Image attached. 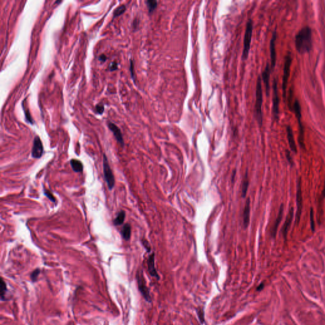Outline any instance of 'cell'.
Segmentation results:
<instances>
[{
	"instance_id": "obj_1",
	"label": "cell",
	"mask_w": 325,
	"mask_h": 325,
	"mask_svg": "<svg viewBox=\"0 0 325 325\" xmlns=\"http://www.w3.org/2000/svg\"><path fill=\"white\" fill-rule=\"evenodd\" d=\"M296 50L300 54L309 53L313 48V32L309 26H304L295 37Z\"/></svg>"
},
{
	"instance_id": "obj_2",
	"label": "cell",
	"mask_w": 325,
	"mask_h": 325,
	"mask_svg": "<svg viewBox=\"0 0 325 325\" xmlns=\"http://www.w3.org/2000/svg\"><path fill=\"white\" fill-rule=\"evenodd\" d=\"M255 95H256V101H255V117L256 118L259 126L261 127L263 123V92L262 88V79L260 76L257 79Z\"/></svg>"
},
{
	"instance_id": "obj_3",
	"label": "cell",
	"mask_w": 325,
	"mask_h": 325,
	"mask_svg": "<svg viewBox=\"0 0 325 325\" xmlns=\"http://www.w3.org/2000/svg\"><path fill=\"white\" fill-rule=\"evenodd\" d=\"M292 112L294 113L297 119V122H298L299 129V142L300 146L303 149H305V146L304 138V128L302 124V108L300 102L297 99H295L293 102V110H292Z\"/></svg>"
},
{
	"instance_id": "obj_4",
	"label": "cell",
	"mask_w": 325,
	"mask_h": 325,
	"mask_svg": "<svg viewBox=\"0 0 325 325\" xmlns=\"http://www.w3.org/2000/svg\"><path fill=\"white\" fill-rule=\"evenodd\" d=\"M292 64V56L291 53L288 52L285 57L284 67H283V75L282 80V91H283V98L286 99V89L288 86V83L290 75V69Z\"/></svg>"
},
{
	"instance_id": "obj_5",
	"label": "cell",
	"mask_w": 325,
	"mask_h": 325,
	"mask_svg": "<svg viewBox=\"0 0 325 325\" xmlns=\"http://www.w3.org/2000/svg\"><path fill=\"white\" fill-rule=\"evenodd\" d=\"M253 21L252 19H249L246 27L245 33L244 36L243 42V51L242 53V60L244 61L248 57V55L250 50V44L253 34Z\"/></svg>"
},
{
	"instance_id": "obj_6",
	"label": "cell",
	"mask_w": 325,
	"mask_h": 325,
	"mask_svg": "<svg viewBox=\"0 0 325 325\" xmlns=\"http://www.w3.org/2000/svg\"><path fill=\"white\" fill-rule=\"evenodd\" d=\"M103 171L104 177L108 187L109 190H112L115 185V179L112 169L109 164L108 157L105 154L103 155Z\"/></svg>"
},
{
	"instance_id": "obj_7",
	"label": "cell",
	"mask_w": 325,
	"mask_h": 325,
	"mask_svg": "<svg viewBox=\"0 0 325 325\" xmlns=\"http://www.w3.org/2000/svg\"><path fill=\"white\" fill-rule=\"evenodd\" d=\"M296 212L295 217V222L298 225L300 220L302 211V181L301 177L297 179L296 183Z\"/></svg>"
},
{
	"instance_id": "obj_8",
	"label": "cell",
	"mask_w": 325,
	"mask_h": 325,
	"mask_svg": "<svg viewBox=\"0 0 325 325\" xmlns=\"http://www.w3.org/2000/svg\"><path fill=\"white\" fill-rule=\"evenodd\" d=\"M273 97H272V114L274 118L277 122L280 118V97L278 94L277 81L274 79L272 85Z\"/></svg>"
},
{
	"instance_id": "obj_9",
	"label": "cell",
	"mask_w": 325,
	"mask_h": 325,
	"mask_svg": "<svg viewBox=\"0 0 325 325\" xmlns=\"http://www.w3.org/2000/svg\"><path fill=\"white\" fill-rule=\"evenodd\" d=\"M137 280L138 283V287L139 291H141V293L143 296V298H144L148 302H151V297L150 295V292L146 285V281H145L144 277H143L142 271H138L137 274Z\"/></svg>"
},
{
	"instance_id": "obj_10",
	"label": "cell",
	"mask_w": 325,
	"mask_h": 325,
	"mask_svg": "<svg viewBox=\"0 0 325 325\" xmlns=\"http://www.w3.org/2000/svg\"><path fill=\"white\" fill-rule=\"evenodd\" d=\"M44 149L43 143L38 136L35 137L33 141V146L32 147L31 156L36 159H39L43 154Z\"/></svg>"
},
{
	"instance_id": "obj_11",
	"label": "cell",
	"mask_w": 325,
	"mask_h": 325,
	"mask_svg": "<svg viewBox=\"0 0 325 325\" xmlns=\"http://www.w3.org/2000/svg\"><path fill=\"white\" fill-rule=\"evenodd\" d=\"M277 38V32L275 29L274 31L272 38L270 41V56H271V69L273 70L276 66V41Z\"/></svg>"
},
{
	"instance_id": "obj_12",
	"label": "cell",
	"mask_w": 325,
	"mask_h": 325,
	"mask_svg": "<svg viewBox=\"0 0 325 325\" xmlns=\"http://www.w3.org/2000/svg\"><path fill=\"white\" fill-rule=\"evenodd\" d=\"M294 208L291 207L289 210L288 213V215L286 217L285 223L284 224H283V228H282V233H283V238H284L285 239H286L288 233V231L290 230V226L292 223V220H293V219H294Z\"/></svg>"
},
{
	"instance_id": "obj_13",
	"label": "cell",
	"mask_w": 325,
	"mask_h": 325,
	"mask_svg": "<svg viewBox=\"0 0 325 325\" xmlns=\"http://www.w3.org/2000/svg\"><path fill=\"white\" fill-rule=\"evenodd\" d=\"M108 127L110 130L113 132L116 140L119 143L122 147L124 146V140L121 130L112 122L108 123Z\"/></svg>"
},
{
	"instance_id": "obj_14",
	"label": "cell",
	"mask_w": 325,
	"mask_h": 325,
	"mask_svg": "<svg viewBox=\"0 0 325 325\" xmlns=\"http://www.w3.org/2000/svg\"><path fill=\"white\" fill-rule=\"evenodd\" d=\"M270 73H271V67L270 66H269V63H267L265 69H264V71L262 73V80L264 83V86H265L266 92L267 96L269 95V91H270V85H269Z\"/></svg>"
},
{
	"instance_id": "obj_15",
	"label": "cell",
	"mask_w": 325,
	"mask_h": 325,
	"mask_svg": "<svg viewBox=\"0 0 325 325\" xmlns=\"http://www.w3.org/2000/svg\"><path fill=\"white\" fill-rule=\"evenodd\" d=\"M154 253H152L149 256L148 260H147V267H148V271L149 272L150 275L152 277L157 278V280L160 279V276L158 274L157 272V271L155 267V261H154Z\"/></svg>"
},
{
	"instance_id": "obj_16",
	"label": "cell",
	"mask_w": 325,
	"mask_h": 325,
	"mask_svg": "<svg viewBox=\"0 0 325 325\" xmlns=\"http://www.w3.org/2000/svg\"><path fill=\"white\" fill-rule=\"evenodd\" d=\"M283 211H284V206H283V204H281V206H280V208L279 212H278V215L277 216V218H276V219L274 223V225L272 227L271 232V236L273 238H276V236L277 232L278 227H279L280 223H281V221L282 220V218H283Z\"/></svg>"
},
{
	"instance_id": "obj_17",
	"label": "cell",
	"mask_w": 325,
	"mask_h": 325,
	"mask_svg": "<svg viewBox=\"0 0 325 325\" xmlns=\"http://www.w3.org/2000/svg\"><path fill=\"white\" fill-rule=\"evenodd\" d=\"M286 132H287V139H288V141L290 149L292 152H294V153H296L297 148H296V143L295 141L294 133H293V130H292V128L290 125H288V126L286 127Z\"/></svg>"
},
{
	"instance_id": "obj_18",
	"label": "cell",
	"mask_w": 325,
	"mask_h": 325,
	"mask_svg": "<svg viewBox=\"0 0 325 325\" xmlns=\"http://www.w3.org/2000/svg\"><path fill=\"white\" fill-rule=\"evenodd\" d=\"M250 200L248 198L245 203L243 213V225L244 228H247L250 223Z\"/></svg>"
},
{
	"instance_id": "obj_19",
	"label": "cell",
	"mask_w": 325,
	"mask_h": 325,
	"mask_svg": "<svg viewBox=\"0 0 325 325\" xmlns=\"http://www.w3.org/2000/svg\"><path fill=\"white\" fill-rule=\"evenodd\" d=\"M122 238L126 241H128L131 238L132 234V227L129 224H125L121 231Z\"/></svg>"
},
{
	"instance_id": "obj_20",
	"label": "cell",
	"mask_w": 325,
	"mask_h": 325,
	"mask_svg": "<svg viewBox=\"0 0 325 325\" xmlns=\"http://www.w3.org/2000/svg\"><path fill=\"white\" fill-rule=\"evenodd\" d=\"M71 166L72 170L75 172L80 173L83 170V165L81 161L78 160L72 159L71 160Z\"/></svg>"
},
{
	"instance_id": "obj_21",
	"label": "cell",
	"mask_w": 325,
	"mask_h": 325,
	"mask_svg": "<svg viewBox=\"0 0 325 325\" xmlns=\"http://www.w3.org/2000/svg\"><path fill=\"white\" fill-rule=\"evenodd\" d=\"M125 217H126V213L124 210H121L118 213L116 217L115 218L113 221L114 225L116 226L122 225L124 221Z\"/></svg>"
},
{
	"instance_id": "obj_22",
	"label": "cell",
	"mask_w": 325,
	"mask_h": 325,
	"mask_svg": "<svg viewBox=\"0 0 325 325\" xmlns=\"http://www.w3.org/2000/svg\"><path fill=\"white\" fill-rule=\"evenodd\" d=\"M248 185H249V180L248 178V173L247 171L242 183V187H241V196H242L243 198L246 197V195H247V191L248 189Z\"/></svg>"
},
{
	"instance_id": "obj_23",
	"label": "cell",
	"mask_w": 325,
	"mask_h": 325,
	"mask_svg": "<svg viewBox=\"0 0 325 325\" xmlns=\"http://www.w3.org/2000/svg\"><path fill=\"white\" fill-rule=\"evenodd\" d=\"M147 7L148 8V10L149 13H152L157 6V1L156 0H148L146 1Z\"/></svg>"
},
{
	"instance_id": "obj_24",
	"label": "cell",
	"mask_w": 325,
	"mask_h": 325,
	"mask_svg": "<svg viewBox=\"0 0 325 325\" xmlns=\"http://www.w3.org/2000/svg\"><path fill=\"white\" fill-rule=\"evenodd\" d=\"M125 10H126V6L124 5V4L119 6L117 8H116L115 10L114 11L113 18L117 17L121 15H122L123 13L125 12Z\"/></svg>"
},
{
	"instance_id": "obj_25",
	"label": "cell",
	"mask_w": 325,
	"mask_h": 325,
	"mask_svg": "<svg viewBox=\"0 0 325 325\" xmlns=\"http://www.w3.org/2000/svg\"><path fill=\"white\" fill-rule=\"evenodd\" d=\"M22 108H23V109H24V113H25V116H26V121L28 123H31V124H33L34 123V120L32 119L31 116L30 114V113H29V111L28 109V108H27V107L26 105H24V104H23L22 102Z\"/></svg>"
},
{
	"instance_id": "obj_26",
	"label": "cell",
	"mask_w": 325,
	"mask_h": 325,
	"mask_svg": "<svg viewBox=\"0 0 325 325\" xmlns=\"http://www.w3.org/2000/svg\"><path fill=\"white\" fill-rule=\"evenodd\" d=\"M0 288H1V299L2 300H4V296L6 295V292L7 291V286L5 282L4 281L3 279L1 280V286H0Z\"/></svg>"
},
{
	"instance_id": "obj_27",
	"label": "cell",
	"mask_w": 325,
	"mask_h": 325,
	"mask_svg": "<svg viewBox=\"0 0 325 325\" xmlns=\"http://www.w3.org/2000/svg\"><path fill=\"white\" fill-rule=\"evenodd\" d=\"M310 226L311 231H312V232L314 233L315 229V227L314 211H313V208H310Z\"/></svg>"
},
{
	"instance_id": "obj_28",
	"label": "cell",
	"mask_w": 325,
	"mask_h": 325,
	"mask_svg": "<svg viewBox=\"0 0 325 325\" xmlns=\"http://www.w3.org/2000/svg\"><path fill=\"white\" fill-rule=\"evenodd\" d=\"M44 194L45 196L49 199V200H50L53 203H56V199H55V198L53 196V194L51 192H50L49 191H48V190L46 189L44 190Z\"/></svg>"
},
{
	"instance_id": "obj_29",
	"label": "cell",
	"mask_w": 325,
	"mask_h": 325,
	"mask_svg": "<svg viewBox=\"0 0 325 325\" xmlns=\"http://www.w3.org/2000/svg\"><path fill=\"white\" fill-rule=\"evenodd\" d=\"M40 273V270L39 269H36L35 270L31 273V279L32 281H36L37 280L39 274Z\"/></svg>"
},
{
	"instance_id": "obj_30",
	"label": "cell",
	"mask_w": 325,
	"mask_h": 325,
	"mask_svg": "<svg viewBox=\"0 0 325 325\" xmlns=\"http://www.w3.org/2000/svg\"><path fill=\"white\" fill-rule=\"evenodd\" d=\"M285 154H286V158L288 160V162L290 163V165L293 166L294 165V160H293V158H292V157L291 156V154H290V152L288 151V150H286L285 151Z\"/></svg>"
},
{
	"instance_id": "obj_31",
	"label": "cell",
	"mask_w": 325,
	"mask_h": 325,
	"mask_svg": "<svg viewBox=\"0 0 325 325\" xmlns=\"http://www.w3.org/2000/svg\"><path fill=\"white\" fill-rule=\"evenodd\" d=\"M197 313L198 315V317L200 320L201 323L203 324L204 323V320H205V315H204V311L203 309H199L197 310Z\"/></svg>"
},
{
	"instance_id": "obj_32",
	"label": "cell",
	"mask_w": 325,
	"mask_h": 325,
	"mask_svg": "<svg viewBox=\"0 0 325 325\" xmlns=\"http://www.w3.org/2000/svg\"><path fill=\"white\" fill-rule=\"evenodd\" d=\"M96 110H97V113L99 114H102L104 111V106L102 104H97L96 105Z\"/></svg>"
},
{
	"instance_id": "obj_33",
	"label": "cell",
	"mask_w": 325,
	"mask_h": 325,
	"mask_svg": "<svg viewBox=\"0 0 325 325\" xmlns=\"http://www.w3.org/2000/svg\"><path fill=\"white\" fill-rule=\"evenodd\" d=\"M117 69H118V64L116 62H113L110 64V65H109V70L110 71H113L116 70Z\"/></svg>"
},
{
	"instance_id": "obj_34",
	"label": "cell",
	"mask_w": 325,
	"mask_h": 325,
	"mask_svg": "<svg viewBox=\"0 0 325 325\" xmlns=\"http://www.w3.org/2000/svg\"><path fill=\"white\" fill-rule=\"evenodd\" d=\"M142 244H143V247H144V248L147 250V251L148 252H149V251H151V247H150L149 244L148 243L147 241L146 240L143 239V240H142Z\"/></svg>"
},
{
	"instance_id": "obj_35",
	"label": "cell",
	"mask_w": 325,
	"mask_h": 325,
	"mask_svg": "<svg viewBox=\"0 0 325 325\" xmlns=\"http://www.w3.org/2000/svg\"><path fill=\"white\" fill-rule=\"evenodd\" d=\"M130 69L132 78L134 80V66H133V62L132 61V60L130 61Z\"/></svg>"
},
{
	"instance_id": "obj_36",
	"label": "cell",
	"mask_w": 325,
	"mask_h": 325,
	"mask_svg": "<svg viewBox=\"0 0 325 325\" xmlns=\"http://www.w3.org/2000/svg\"><path fill=\"white\" fill-rule=\"evenodd\" d=\"M106 59H107V57H106L105 55H104V54L100 55V57H99V60H100V61H102V62H103L105 61Z\"/></svg>"
},
{
	"instance_id": "obj_37",
	"label": "cell",
	"mask_w": 325,
	"mask_h": 325,
	"mask_svg": "<svg viewBox=\"0 0 325 325\" xmlns=\"http://www.w3.org/2000/svg\"><path fill=\"white\" fill-rule=\"evenodd\" d=\"M263 288H264V285H263V284H261V285H260L258 286L257 290V291H261V290H262L263 289Z\"/></svg>"
},
{
	"instance_id": "obj_38",
	"label": "cell",
	"mask_w": 325,
	"mask_h": 325,
	"mask_svg": "<svg viewBox=\"0 0 325 325\" xmlns=\"http://www.w3.org/2000/svg\"><path fill=\"white\" fill-rule=\"evenodd\" d=\"M235 175H236V170H234V171H233V178H232V181H233V182H234V177H235Z\"/></svg>"
}]
</instances>
